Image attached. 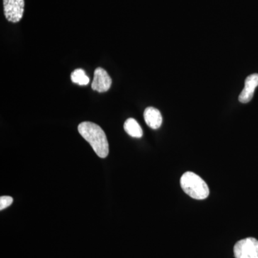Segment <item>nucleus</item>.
I'll return each mask as SVG.
<instances>
[{"mask_svg":"<svg viewBox=\"0 0 258 258\" xmlns=\"http://www.w3.org/2000/svg\"><path fill=\"white\" fill-rule=\"evenodd\" d=\"M180 184L184 192L195 200H205L210 195V189L206 182L198 174L191 171L183 174Z\"/></svg>","mask_w":258,"mask_h":258,"instance_id":"nucleus-2","label":"nucleus"},{"mask_svg":"<svg viewBox=\"0 0 258 258\" xmlns=\"http://www.w3.org/2000/svg\"><path fill=\"white\" fill-rule=\"evenodd\" d=\"M258 86V74H254L249 76L245 79L244 88L239 96V101L242 103H247L252 100L254 90Z\"/></svg>","mask_w":258,"mask_h":258,"instance_id":"nucleus-6","label":"nucleus"},{"mask_svg":"<svg viewBox=\"0 0 258 258\" xmlns=\"http://www.w3.org/2000/svg\"><path fill=\"white\" fill-rule=\"evenodd\" d=\"M235 258H258V240L247 237L238 241L234 247Z\"/></svg>","mask_w":258,"mask_h":258,"instance_id":"nucleus-3","label":"nucleus"},{"mask_svg":"<svg viewBox=\"0 0 258 258\" xmlns=\"http://www.w3.org/2000/svg\"><path fill=\"white\" fill-rule=\"evenodd\" d=\"M112 85V79L109 75L102 68H97L94 71L91 88L93 91L104 93L110 89Z\"/></svg>","mask_w":258,"mask_h":258,"instance_id":"nucleus-5","label":"nucleus"},{"mask_svg":"<svg viewBox=\"0 0 258 258\" xmlns=\"http://www.w3.org/2000/svg\"><path fill=\"white\" fill-rule=\"evenodd\" d=\"M144 117L146 123L153 129L159 128L162 123V116L160 111L153 107H148L146 108Z\"/></svg>","mask_w":258,"mask_h":258,"instance_id":"nucleus-7","label":"nucleus"},{"mask_svg":"<svg viewBox=\"0 0 258 258\" xmlns=\"http://www.w3.org/2000/svg\"><path fill=\"white\" fill-rule=\"evenodd\" d=\"M13 203V199L9 196H3L0 198V210L8 208Z\"/></svg>","mask_w":258,"mask_h":258,"instance_id":"nucleus-10","label":"nucleus"},{"mask_svg":"<svg viewBox=\"0 0 258 258\" xmlns=\"http://www.w3.org/2000/svg\"><path fill=\"white\" fill-rule=\"evenodd\" d=\"M71 81L73 83L79 84L80 86H87L90 83V79L88 77L86 72L83 69L75 70L71 74Z\"/></svg>","mask_w":258,"mask_h":258,"instance_id":"nucleus-9","label":"nucleus"},{"mask_svg":"<svg viewBox=\"0 0 258 258\" xmlns=\"http://www.w3.org/2000/svg\"><path fill=\"white\" fill-rule=\"evenodd\" d=\"M5 16L11 23H17L23 18L25 0H3Z\"/></svg>","mask_w":258,"mask_h":258,"instance_id":"nucleus-4","label":"nucleus"},{"mask_svg":"<svg viewBox=\"0 0 258 258\" xmlns=\"http://www.w3.org/2000/svg\"><path fill=\"white\" fill-rule=\"evenodd\" d=\"M79 132L85 140L91 144L93 151L101 158L108 157L109 146L106 134L99 125L92 122L85 121L80 123Z\"/></svg>","mask_w":258,"mask_h":258,"instance_id":"nucleus-1","label":"nucleus"},{"mask_svg":"<svg viewBox=\"0 0 258 258\" xmlns=\"http://www.w3.org/2000/svg\"><path fill=\"white\" fill-rule=\"evenodd\" d=\"M123 127L125 132L134 138H141L143 136L142 127L134 118H130L125 120Z\"/></svg>","mask_w":258,"mask_h":258,"instance_id":"nucleus-8","label":"nucleus"}]
</instances>
